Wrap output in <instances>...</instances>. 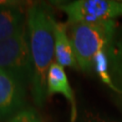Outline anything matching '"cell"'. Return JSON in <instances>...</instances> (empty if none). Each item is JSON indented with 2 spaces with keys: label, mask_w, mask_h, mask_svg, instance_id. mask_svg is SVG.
I'll return each mask as SVG.
<instances>
[{
  "label": "cell",
  "mask_w": 122,
  "mask_h": 122,
  "mask_svg": "<svg viewBox=\"0 0 122 122\" xmlns=\"http://www.w3.org/2000/svg\"><path fill=\"white\" fill-rule=\"evenodd\" d=\"M52 10L45 4H35L27 11L32 77L31 91L35 105L42 107L47 98V76L54 57V24Z\"/></svg>",
  "instance_id": "6da1fadb"
},
{
  "label": "cell",
  "mask_w": 122,
  "mask_h": 122,
  "mask_svg": "<svg viewBox=\"0 0 122 122\" xmlns=\"http://www.w3.org/2000/svg\"><path fill=\"white\" fill-rule=\"evenodd\" d=\"M115 33V21L71 25L70 40L81 70L89 72L94 69L96 54L109 49Z\"/></svg>",
  "instance_id": "7a4b0ae2"
},
{
  "label": "cell",
  "mask_w": 122,
  "mask_h": 122,
  "mask_svg": "<svg viewBox=\"0 0 122 122\" xmlns=\"http://www.w3.org/2000/svg\"><path fill=\"white\" fill-rule=\"evenodd\" d=\"M0 70L14 75L26 87L30 84L32 59L27 25L13 37L0 42Z\"/></svg>",
  "instance_id": "3957f363"
},
{
  "label": "cell",
  "mask_w": 122,
  "mask_h": 122,
  "mask_svg": "<svg viewBox=\"0 0 122 122\" xmlns=\"http://www.w3.org/2000/svg\"><path fill=\"white\" fill-rule=\"evenodd\" d=\"M59 7L66 14L68 24H94L115 21L122 16V1L118 0H76Z\"/></svg>",
  "instance_id": "277c9868"
},
{
  "label": "cell",
  "mask_w": 122,
  "mask_h": 122,
  "mask_svg": "<svg viewBox=\"0 0 122 122\" xmlns=\"http://www.w3.org/2000/svg\"><path fill=\"white\" fill-rule=\"evenodd\" d=\"M25 89L16 77L0 70V119L13 117L24 109Z\"/></svg>",
  "instance_id": "5b68a950"
},
{
  "label": "cell",
  "mask_w": 122,
  "mask_h": 122,
  "mask_svg": "<svg viewBox=\"0 0 122 122\" xmlns=\"http://www.w3.org/2000/svg\"><path fill=\"white\" fill-rule=\"evenodd\" d=\"M54 94H61L69 101L71 107V120L74 122L77 118V107L73 92L70 86L64 68L56 61L52 62L47 76V98Z\"/></svg>",
  "instance_id": "8992f818"
},
{
  "label": "cell",
  "mask_w": 122,
  "mask_h": 122,
  "mask_svg": "<svg viewBox=\"0 0 122 122\" xmlns=\"http://www.w3.org/2000/svg\"><path fill=\"white\" fill-rule=\"evenodd\" d=\"M54 57L57 63L62 67L79 69L66 25L56 21L54 24Z\"/></svg>",
  "instance_id": "52a82bcc"
},
{
  "label": "cell",
  "mask_w": 122,
  "mask_h": 122,
  "mask_svg": "<svg viewBox=\"0 0 122 122\" xmlns=\"http://www.w3.org/2000/svg\"><path fill=\"white\" fill-rule=\"evenodd\" d=\"M26 25L22 11L12 5H0V42L15 35Z\"/></svg>",
  "instance_id": "ba28073f"
},
{
  "label": "cell",
  "mask_w": 122,
  "mask_h": 122,
  "mask_svg": "<svg viewBox=\"0 0 122 122\" xmlns=\"http://www.w3.org/2000/svg\"><path fill=\"white\" fill-rule=\"evenodd\" d=\"M109 58V75L115 87L119 92V95H122V59L118 57L110 55L108 53Z\"/></svg>",
  "instance_id": "9c48e42d"
},
{
  "label": "cell",
  "mask_w": 122,
  "mask_h": 122,
  "mask_svg": "<svg viewBox=\"0 0 122 122\" xmlns=\"http://www.w3.org/2000/svg\"><path fill=\"white\" fill-rule=\"evenodd\" d=\"M8 122H41V120L34 109L24 108L11 117Z\"/></svg>",
  "instance_id": "30bf717a"
},
{
  "label": "cell",
  "mask_w": 122,
  "mask_h": 122,
  "mask_svg": "<svg viewBox=\"0 0 122 122\" xmlns=\"http://www.w3.org/2000/svg\"><path fill=\"white\" fill-rule=\"evenodd\" d=\"M108 53L113 56L122 59V33L120 32L118 35H114L111 44H109Z\"/></svg>",
  "instance_id": "8fae6325"
},
{
  "label": "cell",
  "mask_w": 122,
  "mask_h": 122,
  "mask_svg": "<svg viewBox=\"0 0 122 122\" xmlns=\"http://www.w3.org/2000/svg\"><path fill=\"white\" fill-rule=\"evenodd\" d=\"M89 122H112L106 120L104 118H100V117H94V116H91L89 118Z\"/></svg>",
  "instance_id": "7c38bea8"
}]
</instances>
